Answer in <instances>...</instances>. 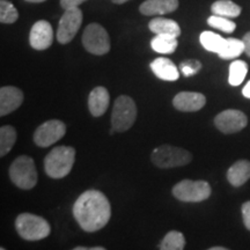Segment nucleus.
I'll use <instances>...</instances> for the list:
<instances>
[{
  "instance_id": "0eeeda50",
  "label": "nucleus",
  "mask_w": 250,
  "mask_h": 250,
  "mask_svg": "<svg viewBox=\"0 0 250 250\" xmlns=\"http://www.w3.org/2000/svg\"><path fill=\"white\" fill-rule=\"evenodd\" d=\"M211 186L206 181L183 180L173 188V195L181 202L199 203L211 196Z\"/></svg>"
},
{
  "instance_id": "ddd939ff",
  "label": "nucleus",
  "mask_w": 250,
  "mask_h": 250,
  "mask_svg": "<svg viewBox=\"0 0 250 250\" xmlns=\"http://www.w3.org/2000/svg\"><path fill=\"white\" fill-rule=\"evenodd\" d=\"M23 102V93L18 87L5 86L0 88V116H6L20 107Z\"/></svg>"
},
{
  "instance_id": "20e7f679",
  "label": "nucleus",
  "mask_w": 250,
  "mask_h": 250,
  "mask_svg": "<svg viewBox=\"0 0 250 250\" xmlns=\"http://www.w3.org/2000/svg\"><path fill=\"white\" fill-rule=\"evenodd\" d=\"M9 177L20 189L30 190L37 184V170L35 162L27 155L15 159L9 167Z\"/></svg>"
},
{
  "instance_id": "cd10ccee",
  "label": "nucleus",
  "mask_w": 250,
  "mask_h": 250,
  "mask_svg": "<svg viewBox=\"0 0 250 250\" xmlns=\"http://www.w3.org/2000/svg\"><path fill=\"white\" fill-rule=\"evenodd\" d=\"M208 23L210 24L211 27L215 28V29H219L224 33H233L234 30L236 29L235 22H233L232 20H229V18L220 17V15H211L210 18L208 19Z\"/></svg>"
},
{
  "instance_id": "e433bc0d",
  "label": "nucleus",
  "mask_w": 250,
  "mask_h": 250,
  "mask_svg": "<svg viewBox=\"0 0 250 250\" xmlns=\"http://www.w3.org/2000/svg\"><path fill=\"white\" fill-rule=\"evenodd\" d=\"M89 250H104L103 247H94V248H89Z\"/></svg>"
},
{
  "instance_id": "7c9ffc66",
  "label": "nucleus",
  "mask_w": 250,
  "mask_h": 250,
  "mask_svg": "<svg viewBox=\"0 0 250 250\" xmlns=\"http://www.w3.org/2000/svg\"><path fill=\"white\" fill-rule=\"evenodd\" d=\"M87 1V0H61V7L62 9H68L73 7H79L81 4Z\"/></svg>"
},
{
  "instance_id": "423d86ee",
  "label": "nucleus",
  "mask_w": 250,
  "mask_h": 250,
  "mask_svg": "<svg viewBox=\"0 0 250 250\" xmlns=\"http://www.w3.org/2000/svg\"><path fill=\"white\" fill-rule=\"evenodd\" d=\"M191 153L184 148L170 145L156 147L152 153V161L159 168H175L186 166L191 162Z\"/></svg>"
},
{
  "instance_id": "7ed1b4c3",
  "label": "nucleus",
  "mask_w": 250,
  "mask_h": 250,
  "mask_svg": "<svg viewBox=\"0 0 250 250\" xmlns=\"http://www.w3.org/2000/svg\"><path fill=\"white\" fill-rule=\"evenodd\" d=\"M15 228L19 235L27 241H39L45 239L51 232V227L44 218L31 213L18 215Z\"/></svg>"
},
{
  "instance_id": "c756f323",
  "label": "nucleus",
  "mask_w": 250,
  "mask_h": 250,
  "mask_svg": "<svg viewBox=\"0 0 250 250\" xmlns=\"http://www.w3.org/2000/svg\"><path fill=\"white\" fill-rule=\"evenodd\" d=\"M242 217H243V224H245L246 228L250 230V201L243 203Z\"/></svg>"
},
{
  "instance_id": "a211bd4d",
  "label": "nucleus",
  "mask_w": 250,
  "mask_h": 250,
  "mask_svg": "<svg viewBox=\"0 0 250 250\" xmlns=\"http://www.w3.org/2000/svg\"><path fill=\"white\" fill-rule=\"evenodd\" d=\"M250 179V161L239 160L230 166L227 180L233 187H241Z\"/></svg>"
},
{
  "instance_id": "39448f33",
  "label": "nucleus",
  "mask_w": 250,
  "mask_h": 250,
  "mask_svg": "<svg viewBox=\"0 0 250 250\" xmlns=\"http://www.w3.org/2000/svg\"><path fill=\"white\" fill-rule=\"evenodd\" d=\"M137 118L136 103L130 96L121 95L114 103L111 112V127L116 132H124L132 126Z\"/></svg>"
},
{
  "instance_id": "f3484780",
  "label": "nucleus",
  "mask_w": 250,
  "mask_h": 250,
  "mask_svg": "<svg viewBox=\"0 0 250 250\" xmlns=\"http://www.w3.org/2000/svg\"><path fill=\"white\" fill-rule=\"evenodd\" d=\"M151 70L159 79L166 81H176L180 78V72L175 64L168 58H156L151 62Z\"/></svg>"
},
{
  "instance_id": "473e14b6",
  "label": "nucleus",
  "mask_w": 250,
  "mask_h": 250,
  "mask_svg": "<svg viewBox=\"0 0 250 250\" xmlns=\"http://www.w3.org/2000/svg\"><path fill=\"white\" fill-rule=\"evenodd\" d=\"M242 94H243V96H245V98L250 99V80L248 81V83H247V85L243 87Z\"/></svg>"
},
{
  "instance_id": "4468645a",
  "label": "nucleus",
  "mask_w": 250,
  "mask_h": 250,
  "mask_svg": "<svg viewBox=\"0 0 250 250\" xmlns=\"http://www.w3.org/2000/svg\"><path fill=\"white\" fill-rule=\"evenodd\" d=\"M206 98L202 93L196 92H181L173 100L175 109L184 112L198 111L204 107Z\"/></svg>"
},
{
  "instance_id": "6e6552de",
  "label": "nucleus",
  "mask_w": 250,
  "mask_h": 250,
  "mask_svg": "<svg viewBox=\"0 0 250 250\" xmlns=\"http://www.w3.org/2000/svg\"><path fill=\"white\" fill-rule=\"evenodd\" d=\"M83 45L89 54L102 56L110 51V37L99 23H90L83 34Z\"/></svg>"
},
{
  "instance_id": "c85d7f7f",
  "label": "nucleus",
  "mask_w": 250,
  "mask_h": 250,
  "mask_svg": "<svg viewBox=\"0 0 250 250\" xmlns=\"http://www.w3.org/2000/svg\"><path fill=\"white\" fill-rule=\"evenodd\" d=\"M201 68V62L196 61V59H188V61H184L182 64H181V71H182L184 77L195 76Z\"/></svg>"
},
{
  "instance_id": "2eb2a0df",
  "label": "nucleus",
  "mask_w": 250,
  "mask_h": 250,
  "mask_svg": "<svg viewBox=\"0 0 250 250\" xmlns=\"http://www.w3.org/2000/svg\"><path fill=\"white\" fill-rule=\"evenodd\" d=\"M179 0H145L139 7V12L146 17L173 13L179 8Z\"/></svg>"
},
{
  "instance_id": "412c9836",
  "label": "nucleus",
  "mask_w": 250,
  "mask_h": 250,
  "mask_svg": "<svg viewBox=\"0 0 250 250\" xmlns=\"http://www.w3.org/2000/svg\"><path fill=\"white\" fill-rule=\"evenodd\" d=\"M212 13L225 18H237L241 14L242 8L232 0H217L211 6Z\"/></svg>"
},
{
  "instance_id": "393cba45",
  "label": "nucleus",
  "mask_w": 250,
  "mask_h": 250,
  "mask_svg": "<svg viewBox=\"0 0 250 250\" xmlns=\"http://www.w3.org/2000/svg\"><path fill=\"white\" fill-rule=\"evenodd\" d=\"M248 73V65L243 61H234L229 65L228 83L230 86H240Z\"/></svg>"
},
{
  "instance_id": "dca6fc26",
  "label": "nucleus",
  "mask_w": 250,
  "mask_h": 250,
  "mask_svg": "<svg viewBox=\"0 0 250 250\" xmlns=\"http://www.w3.org/2000/svg\"><path fill=\"white\" fill-rule=\"evenodd\" d=\"M109 102H110V95L107 88L99 86L95 87L89 94L88 98V108L90 114L94 117H100L107 111L109 107Z\"/></svg>"
},
{
  "instance_id": "9d476101",
  "label": "nucleus",
  "mask_w": 250,
  "mask_h": 250,
  "mask_svg": "<svg viewBox=\"0 0 250 250\" xmlns=\"http://www.w3.org/2000/svg\"><path fill=\"white\" fill-rule=\"evenodd\" d=\"M66 133V125L58 120H50L41 124L34 133V142L40 147H49L61 140Z\"/></svg>"
},
{
  "instance_id": "f8f14e48",
  "label": "nucleus",
  "mask_w": 250,
  "mask_h": 250,
  "mask_svg": "<svg viewBox=\"0 0 250 250\" xmlns=\"http://www.w3.org/2000/svg\"><path fill=\"white\" fill-rule=\"evenodd\" d=\"M54 42V29L48 21L40 20L33 24L29 34V44L33 49L43 51Z\"/></svg>"
},
{
  "instance_id": "f704fd0d",
  "label": "nucleus",
  "mask_w": 250,
  "mask_h": 250,
  "mask_svg": "<svg viewBox=\"0 0 250 250\" xmlns=\"http://www.w3.org/2000/svg\"><path fill=\"white\" fill-rule=\"evenodd\" d=\"M27 2H33V4H39V2H43L45 0H26Z\"/></svg>"
},
{
  "instance_id": "bb28decb",
  "label": "nucleus",
  "mask_w": 250,
  "mask_h": 250,
  "mask_svg": "<svg viewBox=\"0 0 250 250\" xmlns=\"http://www.w3.org/2000/svg\"><path fill=\"white\" fill-rule=\"evenodd\" d=\"M19 19V12L8 0H0V22L11 24Z\"/></svg>"
},
{
  "instance_id": "4be33fe9",
  "label": "nucleus",
  "mask_w": 250,
  "mask_h": 250,
  "mask_svg": "<svg viewBox=\"0 0 250 250\" xmlns=\"http://www.w3.org/2000/svg\"><path fill=\"white\" fill-rule=\"evenodd\" d=\"M245 52V43L242 40L226 39L225 44L218 52V56L221 59H234Z\"/></svg>"
},
{
  "instance_id": "a878e982",
  "label": "nucleus",
  "mask_w": 250,
  "mask_h": 250,
  "mask_svg": "<svg viewBox=\"0 0 250 250\" xmlns=\"http://www.w3.org/2000/svg\"><path fill=\"white\" fill-rule=\"evenodd\" d=\"M186 246V239L182 233L177 230H171L164 237L160 249L162 250H182Z\"/></svg>"
},
{
  "instance_id": "6ab92c4d",
  "label": "nucleus",
  "mask_w": 250,
  "mask_h": 250,
  "mask_svg": "<svg viewBox=\"0 0 250 250\" xmlns=\"http://www.w3.org/2000/svg\"><path fill=\"white\" fill-rule=\"evenodd\" d=\"M148 28L152 33L155 35H160V34H165V35H171L175 37H179L181 35V27L176 21L170 20V19L165 18H155L152 21H149Z\"/></svg>"
},
{
  "instance_id": "f257e3e1",
  "label": "nucleus",
  "mask_w": 250,
  "mask_h": 250,
  "mask_svg": "<svg viewBox=\"0 0 250 250\" xmlns=\"http://www.w3.org/2000/svg\"><path fill=\"white\" fill-rule=\"evenodd\" d=\"M73 215L83 230L96 232L102 229L110 220V203L101 191L87 190L74 203Z\"/></svg>"
},
{
  "instance_id": "aec40b11",
  "label": "nucleus",
  "mask_w": 250,
  "mask_h": 250,
  "mask_svg": "<svg viewBox=\"0 0 250 250\" xmlns=\"http://www.w3.org/2000/svg\"><path fill=\"white\" fill-rule=\"evenodd\" d=\"M179 42H177V37L171 35H165V34H160L153 37L151 41V46L155 52L162 55H169L175 52L177 49Z\"/></svg>"
},
{
  "instance_id": "72a5a7b5",
  "label": "nucleus",
  "mask_w": 250,
  "mask_h": 250,
  "mask_svg": "<svg viewBox=\"0 0 250 250\" xmlns=\"http://www.w3.org/2000/svg\"><path fill=\"white\" fill-rule=\"evenodd\" d=\"M112 2H114V4H117V5H122V4H124V2H126V1H129V0H111Z\"/></svg>"
},
{
  "instance_id": "2f4dec72",
  "label": "nucleus",
  "mask_w": 250,
  "mask_h": 250,
  "mask_svg": "<svg viewBox=\"0 0 250 250\" xmlns=\"http://www.w3.org/2000/svg\"><path fill=\"white\" fill-rule=\"evenodd\" d=\"M242 41L243 43H245V52L248 57H250V31H248V33L243 36Z\"/></svg>"
},
{
  "instance_id": "5701e85b",
  "label": "nucleus",
  "mask_w": 250,
  "mask_h": 250,
  "mask_svg": "<svg viewBox=\"0 0 250 250\" xmlns=\"http://www.w3.org/2000/svg\"><path fill=\"white\" fill-rule=\"evenodd\" d=\"M199 41H201V44L203 48L210 52H214V54H218L220 51L221 48H223L225 44V41L226 39L221 37L218 34L213 33V31H203L199 36Z\"/></svg>"
},
{
  "instance_id": "9b49d317",
  "label": "nucleus",
  "mask_w": 250,
  "mask_h": 250,
  "mask_svg": "<svg viewBox=\"0 0 250 250\" xmlns=\"http://www.w3.org/2000/svg\"><path fill=\"white\" fill-rule=\"evenodd\" d=\"M214 124L219 131L230 134L245 129L248 124V118L245 112L236 109H227L215 116Z\"/></svg>"
},
{
  "instance_id": "c9c22d12",
  "label": "nucleus",
  "mask_w": 250,
  "mask_h": 250,
  "mask_svg": "<svg viewBox=\"0 0 250 250\" xmlns=\"http://www.w3.org/2000/svg\"><path fill=\"white\" fill-rule=\"evenodd\" d=\"M211 250H227V248H225V247H213Z\"/></svg>"
},
{
  "instance_id": "1a4fd4ad",
  "label": "nucleus",
  "mask_w": 250,
  "mask_h": 250,
  "mask_svg": "<svg viewBox=\"0 0 250 250\" xmlns=\"http://www.w3.org/2000/svg\"><path fill=\"white\" fill-rule=\"evenodd\" d=\"M83 23V12L79 7L65 9L57 29V41L61 44H67L80 29Z\"/></svg>"
},
{
  "instance_id": "f03ea898",
  "label": "nucleus",
  "mask_w": 250,
  "mask_h": 250,
  "mask_svg": "<svg viewBox=\"0 0 250 250\" xmlns=\"http://www.w3.org/2000/svg\"><path fill=\"white\" fill-rule=\"evenodd\" d=\"M74 160H76V149L70 146H57L45 156V173L51 179H62L70 174Z\"/></svg>"
},
{
  "instance_id": "b1692460",
  "label": "nucleus",
  "mask_w": 250,
  "mask_h": 250,
  "mask_svg": "<svg viewBox=\"0 0 250 250\" xmlns=\"http://www.w3.org/2000/svg\"><path fill=\"white\" fill-rule=\"evenodd\" d=\"M17 142V130L11 125L0 127V156H5Z\"/></svg>"
}]
</instances>
